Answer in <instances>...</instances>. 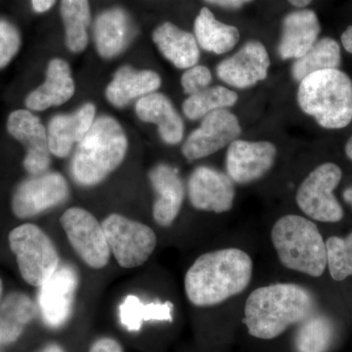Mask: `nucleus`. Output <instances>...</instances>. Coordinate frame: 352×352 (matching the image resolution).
Instances as JSON below:
<instances>
[{
    "mask_svg": "<svg viewBox=\"0 0 352 352\" xmlns=\"http://www.w3.org/2000/svg\"><path fill=\"white\" fill-rule=\"evenodd\" d=\"M251 256L238 248L201 254L185 275L187 298L199 307H214L240 295L251 283Z\"/></svg>",
    "mask_w": 352,
    "mask_h": 352,
    "instance_id": "nucleus-1",
    "label": "nucleus"
},
{
    "mask_svg": "<svg viewBox=\"0 0 352 352\" xmlns=\"http://www.w3.org/2000/svg\"><path fill=\"white\" fill-rule=\"evenodd\" d=\"M314 298L298 284L277 283L254 289L245 305V324L256 339L272 340L314 314Z\"/></svg>",
    "mask_w": 352,
    "mask_h": 352,
    "instance_id": "nucleus-2",
    "label": "nucleus"
},
{
    "mask_svg": "<svg viewBox=\"0 0 352 352\" xmlns=\"http://www.w3.org/2000/svg\"><path fill=\"white\" fill-rule=\"evenodd\" d=\"M127 148L129 141L120 122L110 116H101L78 143L72 175L82 186L99 184L122 164Z\"/></svg>",
    "mask_w": 352,
    "mask_h": 352,
    "instance_id": "nucleus-3",
    "label": "nucleus"
},
{
    "mask_svg": "<svg viewBox=\"0 0 352 352\" xmlns=\"http://www.w3.org/2000/svg\"><path fill=\"white\" fill-rule=\"evenodd\" d=\"M300 110L327 129L352 122V82L339 69H324L303 78L296 94Z\"/></svg>",
    "mask_w": 352,
    "mask_h": 352,
    "instance_id": "nucleus-4",
    "label": "nucleus"
},
{
    "mask_svg": "<svg viewBox=\"0 0 352 352\" xmlns=\"http://www.w3.org/2000/svg\"><path fill=\"white\" fill-rule=\"evenodd\" d=\"M271 240L285 267L311 277L323 275L327 250L314 221L300 215H285L273 226Z\"/></svg>",
    "mask_w": 352,
    "mask_h": 352,
    "instance_id": "nucleus-5",
    "label": "nucleus"
},
{
    "mask_svg": "<svg viewBox=\"0 0 352 352\" xmlns=\"http://www.w3.org/2000/svg\"><path fill=\"white\" fill-rule=\"evenodd\" d=\"M9 244L28 284L41 287L59 268L56 248L43 229L25 223L9 234Z\"/></svg>",
    "mask_w": 352,
    "mask_h": 352,
    "instance_id": "nucleus-6",
    "label": "nucleus"
},
{
    "mask_svg": "<svg viewBox=\"0 0 352 352\" xmlns=\"http://www.w3.org/2000/svg\"><path fill=\"white\" fill-rule=\"evenodd\" d=\"M110 251L124 268L142 265L157 247V236L146 224L112 214L102 222Z\"/></svg>",
    "mask_w": 352,
    "mask_h": 352,
    "instance_id": "nucleus-7",
    "label": "nucleus"
},
{
    "mask_svg": "<svg viewBox=\"0 0 352 352\" xmlns=\"http://www.w3.org/2000/svg\"><path fill=\"white\" fill-rule=\"evenodd\" d=\"M342 177L338 164H322L305 178L296 194L298 207L309 219L320 222L340 221L344 210L333 195Z\"/></svg>",
    "mask_w": 352,
    "mask_h": 352,
    "instance_id": "nucleus-8",
    "label": "nucleus"
},
{
    "mask_svg": "<svg viewBox=\"0 0 352 352\" xmlns=\"http://www.w3.org/2000/svg\"><path fill=\"white\" fill-rule=\"evenodd\" d=\"M69 244L78 256L94 270L105 267L110 259V248L96 217L82 208L67 210L60 219Z\"/></svg>",
    "mask_w": 352,
    "mask_h": 352,
    "instance_id": "nucleus-9",
    "label": "nucleus"
},
{
    "mask_svg": "<svg viewBox=\"0 0 352 352\" xmlns=\"http://www.w3.org/2000/svg\"><path fill=\"white\" fill-rule=\"evenodd\" d=\"M241 132L237 116L228 109L208 113L185 140L182 148L183 156L193 162L214 155L239 139Z\"/></svg>",
    "mask_w": 352,
    "mask_h": 352,
    "instance_id": "nucleus-10",
    "label": "nucleus"
},
{
    "mask_svg": "<svg viewBox=\"0 0 352 352\" xmlns=\"http://www.w3.org/2000/svg\"><path fill=\"white\" fill-rule=\"evenodd\" d=\"M68 182L58 173H41L23 182L14 193L12 210L20 219L58 207L69 198Z\"/></svg>",
    "mask_w": 352,
    "mask_h": 352,
    "instance_id": "nucleus-11",
    "label": "nucleus"
},
{
    "mask_svg": "<svg viewBox=\"0 0 352 352\" xmlns=\"http://www.w3.org/2000/svg\"><path fill=\"white\" fill-rule=\"evenodd\" d=\"M276 146L270 141H234L226 157V175L234 183L250 184L263 178L274 166Z\"/></svg>",
    "mask_w": 352,
    "mask_h": 352,
    "instance_id": "nucleus-12",
    "label": "nucleus"
},
{
    "mask_svg": "<svg viewBox=\"0 0 352 352\" xmlns=\"http://www.w3.org/2000/svg\"><path fill=\"white\" fill-rule=\"evenodd\" d=\"M270 64V53L264 44L250 41L217 65V75L229 87L247 89L266 80Z\"/></svg>",
    "mask_w": 352,
    "mask_h": 352,
    "instance_id": "nucleus-13",
    "label": "nucleus"
},
{
    "mask_svg": "<svg viewBox=\"0 0 352 352\" xmlns=\"http://www.w3.org/2000/svg\"><path fill=\"white\" fill-rule=\"evenodd\" d=\"M190 203L196 210L224 214L233 208L236 191L226 173L201 166L191 173L188 182Z\"/></svg>",
    "mask_w": 352,
    "mask_h": 352,
    "instance_id": "nucleus-14",
    "label": "nucleus"
},
{
    "mask_svg": "<svg viewBox=\"0 0 352 352\" xmlns=\"http://www.w3.org/2000/svg\"><path fill=\"white\" fill-rule=\"evenodd\" d=\"M7 129L27 150L23 162L25 170L34 175L45 173L50 166L51 153L47 132L41 120L29 111H14L7 120Z\"/></svg>",
    "mask_w": 352,
    "mask_h": 352,
    "instance_id": "nucleus-15",
    "label": "nucleus"
},
{
    "mask_svg": "<svg viewBox=\"0 0 352 352\" xmlns=\"http://www.w3.org/2000/svg\"><path fill=\"white\" fill-rule=\"evenodd\" d=\"M321 25L314 10L296 9L282 21L278 55L281 59H298L318 41Z\"/></svg>",
    "mask_w": 352,
    "mask_h": 352,
    "instance_id": "nucleus-16",
    "label": "nucleus"
},
{
    "mask_svg": "<svg viewBox=\"0 0 352 352\" xmlns=\"http://www.w3.org/2000/svg\"><path fill=\"white\" fill-rule=\"evenodd\" d=\"M149 179L157 194L153 217L157 226L168 227L182 210L185 189L178 170L166 164H157L149 173Z\"/></svg>",
    "mask_w": 352,
    "mask_h": 352,
    "instance_id": "nucleus-17",
    "label": "nucleus"
},
{
    "mask_svg": "<svg viewBox=\"0 0 352 352\" xmlns=\"http://www.w3.org/2000/svg\"><path fill=\"white\" fill-rule=\"evenodd\" d=\"M96 107L91 102L83 104L73 113H60L48 124V147L57 157L69 156L72 148L80 143L94 126Z\"/></svg>",
    "mask_w": 352,
    "mask_h": 352,
    "instance_id": "nucleus-18",
    "label": "nucleus"
},
{
    "mask_svg": "<svg viewBox=\"0 0 352 352\" xmlns=\"http://www.w3.org/2000/svg\"><path fill=\"white\" fill-rule=\"evenodd\" d=\"M76 287L75 272L67 266L58 268L41 287L39 307L47 325L60 327L69 318Z\"/></svg>",
    "mask_w": 352,
    "mask_h": 352,
    "instance_id": "nucleus-19",
    "label": "nucleus"
},
{
    "mask_svg": "<svg viewBox=\"0 0 352 352\" xmlns=\"http://www.w3.org/2000/svg\"><path fill=\"white\" fill-rule=\"evenodd\" d=\"M138 119L157 126L162 140L168 145H177L184 138V122L173 102L162 94L153 92L136 102Z\"/></svg>",
    "mask_w": 352,
    "mask_h": 352,
    "instance_id": "nucleus-20",
    "label": "nucleus"
},
{
    "mask_svg": "<svg viewBox=\"0 0 352 352\" xmlns=\"http://www.w3.org/2000/svg\"><path fill=\"white\" fill-rule=\"evenodd\" d=\"M76 91L71 68L65 60H51L46 71L45 82L28 95L25 106L32 111L47 110L68 102Z\"/></svg>",
    "mask_w": 352,
    "mask_h": 352,
    "instance_id": "nucleus-21",
    "label": "nucleus"
},
{
    "mask_svg": "<svg viewBox=\"0 0 352 352\" xmlns=\"http://www.w3.org/2000/svg\"><path fill=\"white\" fill-rule=\"evenodd\" d=\"M161 85V76L156 72L124 66L116 72L106 88V98L115 107L124 108L134 99L156 92Z\"/></svg>",
    "mask_w": 352,
    "mask_h": 352,
    "instance_id": "nucleus-22",
    "label": "nucleus"
},
{
    "mask_svg": "<svg viewBox=\"0 0 352 352\" xmlns=\"http://www.w3.org/2000/svg\"><path fill=\"white\" fill-rule=\"evenodd\" d=\"M152 38L160 52L176 68L187 69L198 64L200 46L191 32L164 22L154 30Z\"/></svg>",
    "mask_w": 352,
    "mask_h": 352,
    "instance_id": "nucleus-23",
    "label": "nucleus"
},
{
    "mask_svg": "<svg viewBox=\"0 0 352 352\" xmlns=\"http://www.w3.org/2000/svg\"><path fill=\"white\" fill-rule=\"evenodd\" d=\"M97 52L105 59L117 57L131 39V23L126 11L118 7L107 9L97 16L94 24Z\"/></svg>",
    "mask_w": 352,
    "mask_h": 352,
    "instance_id": "nucleus-24",
    "label": "nucleus"
},
{
    "mask_svg": "<svg viewBox=\"0 0 352 352\" xmlns=\"http://www.w3.org/2000/svg\"><path fill=\"white\" fill-rule=\"evenodd\" d=\"M194 36L201 50L217 55L232 50L240 41L238 28L217 20L208 7H203L196 17Z\"/></svg>",
    "mask_w": 352,
    "mask_h": 352,
    "instance_id": "nucleus-25",
    "label": "nucleus"
},
{
    "mask_svg": "<svg viewBox=\"0 0 352 352\" xmlns=\"http://www.w3.org/2000/svg\"><path fill=\"white\" fill-rule=\"evenodd\" d=\"M342 54L340 44L331 38L318 39L303 56L296 59L292 66V76L296 82L316 72L339 69Z\"/></svg>",
    "mask_w": 352,
    "mask_h": 352,
    "instance_id": "nucleus-26",
    "label": "nucleus"
},
{
    "mask_svg": "<svg viewBox=\"0 0 352 352\" xmlns=\"http://www.w3.org/2000/svg\"><path fill=\"white\" fill-rule=\"evenodd\" d=\"M34 314L36 308L27 296H9L0 307V346L15 342Z\"/></svg>",
    "mask_w": 352,
    "mask_h": 352,
    "instance_id": "nucleus-27",
    "label": "nucleus"
},
{
    "mask_svg": "<svg viewBox=\"0 0 352 352\" xmlns=\"http://www.w3.org/2000/svg\"><path fill=\"white\" fill-rule=\"evenodd\" d=\"M60 11L67 47L73 53L82 52L87 47V30L91 20L89 0H62Z\"/></svg>",
    "mask_w": 352,
    "mask_h": 352,
    "instance_id": "nucleus-28",
    "label": "nucleus"
},
{
    "mask_svg": "<svg viewBox=\"0 0 352 352\" xmlns=\"http://www.w3.org/2000/svg\"><path fill=\"white\" fill-rule=\"evenodd\" d=\"M173 305L170 302L144 303L138 296H127L120 305V320L129 332H138L149 321H173Z\"/></svg>",
    "mask_w": 352,
    "mask_h": 352,
    "instance_id": "nucleus-29",
    "label": "nucleus"
},
{
    "mask_svg": "<svg viewBox=\"0 0 352 352\" xmlns=\"http://www.w3.org/2000/svg\"><path fill=\"white\" fill-rule=\"evenodd\" d=\"M238 94L234 90L222 85L208 87L203 91L190 95L182 105L187 119H203L208 113L233 107L238 102Z\"/></svg>",
    "mask_w": 352,
    "mask_h": 352,
    "instance_id": "nucleus-30",
    "label": "nucleus"
},
{
    "mask_svg": "<svg viewBox=\"0 0 352 352\" xmlns=\"http://www.w3.org/2000/svg\"><path fill=\"white\" fill-rule=\"evenodd\" d=\"M332 322L324 315H310L300 323L295 338L296 352H326L332 344Z\"/></svg>",
    "mask_w": 352,
    "mask_h": 352,
    "instance_id": "nucleus-31",
    "label": "nucleus"
},
{
    "mask_svg": "<svg viewBox=\"0 0 352 352\" xmlns=\"http://www.w3.org/2000/svg\"><path fill=\"white\" fill-rule=\"evenodd\" d=\"M327 266L336 281L352 275V233L346 238L331 237L326 242Z\"/></svg>",
    "mask_w": 352,
    "mask_h": 352,
    "instance_id": "nucleus-32",
    "label": "nucleus"
},
{
    "mask_svg": "<svg viewBox=\"0 0 352 352\" xmlns=\"http://www.w3.org/2000/svg\"><path fill=\"white\" fill-rule=\"evenodd\" d=\"M19 32L10 23L0 21V69L10 63L20 50Z\"/></svg>",
    "mask_w": 352,
    "mask_h": 352,
    "instance_id": "nucleus-33",
    "label": "nucleus"
},
{
    "mask_svg": "<svg viewBox=\"0 0 352 352\" xmlns=\"http://www.w3.org/2000/svg\"><path fill=\"white\" fill-rule=\"evenodd\" d=\"M212 82L210 69L203 65H195L187 69L182 76V85L185 94L193 95L210 87Z\"/></svg>",
    "mask_w": 352,
    "mask_h": 352,
    "instance_id": "nucleus-34",
    "label": "nucleus"
},
{
    "mask_svg": "<svg viewBox=\"0 0 352 352\" xmlns=\"http://www.w3.org/2000/svg\"><path fill=\"white\" fill-rule=\"evenodd\" d=\"M89 352H122V349L117 340L111 338H103L92 344Z\"/></svg>",
    "mask_w": 352,
    "mask_h": 352,
    "instance_id": "nucleus-35",
    "label": "nucleus"
},
{
    "mask_svg": "<svg viewBox=\"0 0 352 352\" xmlns=\"http://www.w3.org/2000/svg\"><path fill=\"white\" fill-rule=\"evenodd\" d=\"M212 6L221 7L226 9H239L241 7L250 3L252 0H204Z\"/></svg>",
    "mask_w": 352,
    "mask_h": 352,
    "instance_id": "nucleus-36",
    "label": "nucleus"
},
{
    "mask_svg": "<svg viewBox=\"0 0 352 352\" xmlns=\"http://www.w3.org/2000/svg\"><path fill=\"white\" fill-rule=\"evenodd\" d=\"M56 0H32V8L36 13H44L54 6Z\"/></svg>",
    "mask_w": 352,
    "mask_h": 352,
    "instance_id": "nucleus-37",
    "label": "nucleus"
},
{
    "mask_svg": "<svg viewBox=\"0 0 352 352\" xmlns=\"http://www.w3.org/2000/svg\"><path fill=\"white\" fill-rule=\"evenodd\" d=\"M340 39L344 50L352 54V25L347 27L346 31L342 32Z\"/></svg>",
    "mask_w": 352,
    "mask_h": 352,
    "instance_id": "nucleus-38",
    "label": "nucleus"
},
{
    "mask_svg": "<svg viewBox=\"0 0 352 352\" xmlns=\"http://www.w3.org/2000/svg\"><path fill=\"white\" fill-rule=\"evenodd\" d=\"M287 1L298 9H302L309 6L314 0H287Z\"/></svg>",
    "mask_w": 352,
    "mask_h": 352,
    "instance_id": "nucleus-39",
    "label": "nucleus"
},
{
    "mask_svg": "<svg viewBox=\"0 0 352 352\" xmlns=\"http://www.w3.org/2000/svg\"><path fill=\"white\" fill-rule=\"evenodd\" d=\"M344 199L346 200V203H349L352 207V186L349 187V188L344 192Z\"/></svg>",
    "mask_w": 352,
    "mask_h": 352,
    "instance_id": "nucleus-40",
    "label": "nucleus"
},
{
    "mask_svg": "<svg viewBox=\"0 0 352 352\" xmlns=\"http://www.w3.org/2000/svg\"><path fill=\"white\" fill-rule=\"evenodd\" d=\"M41 352H64L63 349H61L57 344H51V346L46 347Z\"/></svg>",
    "mask_w": 352,
    "mask_h": 352,
    "instance_id": "nucleus-41",
    "label": "nucleus"
},
{
    "mask_svg": "<svg viewBox=\"0 0 352 352\" xmlns=\"http://www.w3.org/2000/svg\"><path fill=\"white\" fill-rule=\"evenodd\" d=\"M346 154L347 157L352 161V136L349 139L346 145Z\"/></svg>",
    "mask_w": 352,
    "mask_h": 352,
    "instance_id": "nucleus-42",
    "label": "nucleus"
},
{
    "mask_svg": "<svg viewBox=\"0 0 352 352\" xmlns=\"http://www.w3.org/2000/svg\"><path fill=\"white\" fill-rule=\"evenodd\" d=\"M1 294H2V282H1V280H0V298H1Z\"/></svg>",
    "mask_w": 352,
    "mask_h": 352,
    "instance_id": "nucleus-43",
    "label": "nucleus"
}]
</instances>
